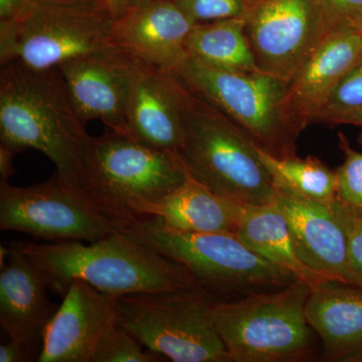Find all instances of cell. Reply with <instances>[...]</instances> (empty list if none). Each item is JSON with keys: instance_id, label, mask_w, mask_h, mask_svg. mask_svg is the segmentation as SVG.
<instances>
[{"instance_id": "cell-1", "label": "cell", "mask_w": 362, "mask_h": 362, "mask_svg": "<svg viewBox=\"0 0 362 362\" xmlns=\"http://www.w3.org/2000/svg\"><path fill=\"white\" fill-rule=\"evenodd\" d=\"M85 126L59 66L33 69L18 62L1 66V144L16 153L25 149L42 152L59 175L80 185L90 140Z\"/></svg>"}, {"instance_id": "cell-2", "label": "cell", "mask_w": 362, "mask_h": 362, "mask_svg": "<svg viewBox=\"0 0 362 362\" xmlns=\"http://www.w3.org/2000/svg\"><path fill=\"white\" fill-rule=\"evenodd\" d=\"M9 245L40 267L51 279V289L63 296L74 280L118 297L199 286L185 267L124 230L87 245L81 240Z\"/></svg>"}, {"instance_id": "cell-3", "label": "cell", "mask_w": 362, "mask_h": 362, "mask_svg": "<svg viewBox=\"0 0 362 362\" xmlns=\"http://www.w3.org/2000/svg\"><path fill=\"white\" fill-rule=\"evenodd\" d=\"M175 153L188 175L228 201L240 206L275 201V187L256 143L187 87L183 140Z\"/></svg>"}, {"instance_id": "cell-4", "label": "cell", "mask_w": 362, "mask_h": 362, "mask_svg": "<svg viewBox=\"0 0 362 362\" xmlns=\"http://www.w3.org/2000/svg\"><path fill=\"white\" fill-rule=\"evenodd\" d=\"M311 288L286 287L216 299L211 321L230 362H302L314 358L318 335L306 317Z\"/></svg>"}, {"instance_id": "cell-5", "label": "cell", "mask_w": 362, "mask_h": 362, "mask_svg": "<svg viewBox=\"0 0 362 362\" xmlns=\"http://www.w3.org/2000/svg\"><path fill=\"white\" fill-rule=\"evenodd\" d=\"M187 177L175 152L152 148L110 130L90 137L80 185L94 206L125 230L139 218L143 207L170 194Z\"/></svg>"}, {"instance_id": "cell-6", "label": "cell", "mask_w": 362, "mask_h": 362, "mask_svg": "<svg viewBox=\"0 0 362 362\" xmlns=\"http://www.w3.org/2000/svg\"><path fill=\"white\" fill-rule=\"evenodd\" d=\"M124 232L185 267L216 299L279 289L299 280L252 251L233 233L178 232L156 218H139Z\"/></svg>"}, {"instance_id": "cell-7", "label": "cell", "mask_w": 362, "mask_h": 362, "mask_svg": "<svg viewBox=\"0 0 362 362\" xmlns=\"http://www.w3.org/2000/svg\"><path fill=\"white\" fill-rule=\"evenodd\" d=\"M114 21L105 0H25L13 20L0 21V64L57 68L114 47Z\"/></svg>"}, {"instance_id": "cell-8", "label": "cell", "mask_w": 362, "mask_h": 362, "mask_svg": "<svg viewBox=\"0 0 362 362\" xmlns=\"http://www.w3.org/2000/svg\"><path fill=\"white\" fill-rule=\"evenodd\" d=\"M199 286L118 297L117 325L175 362H230L211 321L214 300Z\"/></svg>"}, {"instance_id": "cell-9", "label": "cell", "mask_w": 362, "mask_h": 362, "mask_svg": "<svg viewBox=\"0 0 362 362\" xmlns=\"http://www.w3.org/2000/svg\"><path fill=\"white\" fill-rule=\"evenodd\" d=\"M173 75L223 112L263 151L277 158L296 156L300 134L286 116L285 81L258 71L220 68L190 56Z\"/></svg>"}, {"instance_id": "cell-10", "label": "cell", "mask_w": 362, "mask_h": 362, "mask_svg": "<svg viewBox=\"0 0 362 362\" xmlns=\"http://www.w3.org/2000/svg\"><path fill=\"white\" fill-rule=\"evenodd\" d=\"M0 228L52 243L95 242L124 230L94 206L80 185L57 171L33 187L0 182Z\"/></svg>"}, {"instance_id": "cell-11", "label": "cell", "mask_w": 362, "mask_h": 362, "mask_svg": "<svg viewBox=\"0 0 362 362\" xmlns=\"http://www.w3.org/2000/svg\"><path fill=\"white\" fill-rule=\"evenodd\" d=\"M244 18L258 71L287 83L326 35L318 0H247Z\"/></svg>"}, {"instance_id": "cell-12", "label": "cell", "mask_w": 362, "mask_h": 362, "mask_svg": "<svg viewBox=\"0 0 362 362\" xmlns=\"http://www.w3.org/2000/svg\"><path fill=\"white\" fill-rule=\"evenodd\" d=\"M59 68L85 125L101 120L111 131L127 134L126 111L135 61L114 47L69 59Z\"/></svg>"}, {"instance_id": "cell-13", "label": "cell", "mask_w": 362, "mask_h": 362, "mask_svg": "<svg viewBox=\"0 0 362 362\" xmlns=\"http://www.w3.org/2000/svg\"><path fill=\"white\" fill-rule=\"evenodd\" d=\"M45 328L37 362H90L100 340L117 324L118 296L71 281Z\"/></svg>"}, {"instance_id": "cell-14", "label": "cell", "mask_w": 362, "mask_h": 362, "mask_svg": "<svg viewBox=\"0 0 362 362\" xmlns=\"http://www.w3.org/2000/svg\"><path fill=\"white\" fill-rule=\"evenodd\" d=\"M362 56V28L327 33L288 83L285 113L298 134L318 117L333 90Z\"/></svg>"}, {"instance_id": "cell-15", "label": "cell", "mask_w": 362, "mask_h": 362, "mask_svg": "<svg viewBox=\"0 0 362 362\" xmlns=\"http://www.w3.org/2000/svg\"><path fill=\"white\" fill-rule=\"evenodd\" d=\"M194 23L169 0H148L114 21L112 45L138 64L175 73Z\"/></svg>"}, {"instance_id": "cell-16", "label": "cell", "mask_w": 362, "mask_h": 362, "mask_svg": "<svg viewBox=\"0 0 362 362\" xmlns=\"http://www.w3.org/2000/svg\"><path fill=\"white\" fill-rule=\"evenodd\" d=\"M11 247L0 268V324L9 339L37 361L47 324L59 305L47 296L49 275L23 252Z\"/></svg>"}, {"instance_id": "cell-17", "label": "cell", "mask_w": 362, "mask_h": 362, "mask_svg": "<svg viewBox=\"0 0 362 362\" xmlns=\"http://www.w3.org/2000/svg\"><path fill=\"white\" fill-rule=\"evenodd\" d=\"M185 100V85L175 75L137 63L126 111L127 134L152 148L177 151Z\"/></svg>"}, {"instance_id": "cell-18", "label": "cell", "mask_w": 362, "mask_h": 362, "mask_svg": "<svg viewBox=\"0 0 362 362\" xmlns=\"http://www.w3.org/2000/svg\"><path fill=\"white\" fill-rule=\"evenodd\" d=\"M275 202L288 221L302 263L323 278L349 283L346 232L332 202L323 204L276 189Z\"/></svg>"}, {"instance_id": "cell-19", "label": "cell", "mask_w": 362, "mask_h": 362, "mask_svg": "<svg viewBox=\"0 0 362 362\" xmlns=\"http://www.w3.org/2000/svg\"><path fill=\"white\" fill-rule=\"evenodd\" d=\"M306 317L322 342L321 361L362 362V287L324 280L312 288Z\"/></svg>"}, {"instance_id": "cell-20", "label": "cell", "mask_w": 362, "mask_h": 362, "mask_svg": "<svg viewBox=\"0 0 362 362\" xmlns=\"http://www.w3.org/2000/svg\"><path fill=\"white\" fill-rule=\"evenodd\" d=\"M240 209L188 175L170 194L143 207L139 218H158L178 232L235 233Z\"/></svg>"}, {"instance_id": "cell-21", "label": "cell", "mask_w": 362, "mask_h": 362, "mask_svg": "<svg viewBox=\"0 0 362 362\" xmlns=\"http://www.w3.org/2000/svg\"><path fill=\"white\" fill-rule=\"evenodd\" d=\"M235 233L252 251L291 272L311 289L327 280L304 265L298 257L288 221L275 201L242 206Z\"/></svg>"}, {"instance_id": "cell-22", "label": "cell", "mask_w": 362, "mask_h": 362, "mask_svg": "<svg viewBox=\"0 0 362 362\" xmlns=\"http://www.w3.org/2000/svg\"><path fill=\"white\" fill-rule=\"evenodd\" d=\"M187 49L188 56L209 65L258 71L247 42L244 16L197 23L188 35Z\"/></svg>"}, {"instance_id": "cell-23", "label": "cell", "mask_w": 362, "mask_h": 362, "mask_svg": "<svg viewBox=\"0 0 362 362\" xmlns=\"http://www.w3.org/2000/svg\"><path fill=\"white\" fill-rule=\"evenodd\" d=\"M264 164L275 189L284 190L310 201L330 204L337 199L335 173L321 159L292 156L277 158L258 147Z\"/></svg>"}, {"instance_id": "cell-24", "label": "cell", "mask_w": 362, "mask_h": 362, "mask_svg": "<svg viewBox=\"0 0 362 362\" xmlns=\"http://www.w3.org/2000/svg\"><path fill=\"white\" fill-rule=\"evenodd\" d=\"M162 358L116 324L100 340L90 362H158Z\"/></svg>"}, {"instance_id": "cell-25", "label": "cell", "mask_w": 362, "mask_h": 362, "mask_svg": "<svg viewBox=\"0 0 362 362\" xmlns=\"http://www.w3.org/2000/svg\"><path fill=\"white\" fill-rule=\"evenodd\" d=\"M339 146L344 161L334 170L337 199L345 206L362 211V153L351 148L342 133L339 134Z\"/></svg>"}, {"instance_id": "cell-26", "label": "cell", "mask_w": 362, "mask_h": 362, "mask_svg": "<svg viewBox=\"0 0 362 362\" xmlns=\"http://www.w3.org/2000/svg\"><path fill=\"white\" fill-rule=\"evenodd\" d=\"M362 107V56L337 88L323 107L317 123L331 124L338 117Z\"/></svg>"}, {"instance_id": "cell-27", "label": "cell", "mask_w": 362, "mask_h": 362, "mask_svg": "<svg viewBox=\"0 0 362 362\" xmlns=\"http://www.w3.org/2000/svg\"><path fill=\"white\" fill-rule=\"evenodd\" d=\"M331 206L346 232L349 283L362 287V211L345 206L337 199Z\"/></svg>"}, {"instance_id": "cell-28", "label": "cell", "mask_w": 362, "mask_h": 362, "mask_svg": "<svg viewBox=\"0 0 362 362\" xmlns=\"http://www.w3.org/2000/svg\"><path fill=\"white\" fill-rule=\"evenodd\" d=\"M194 25L244 16L247 0H169Z\"/></svg>"}, {"instance_id": "cell-29", "label": "cell", "mask_w": 362, "mask_h": 362, "mask_svg": "<svg viewBox=\"0 0 362 362\" xmlns=\"http://www.w3.org/2000/svg\"><path fill=\"white\" fill-rule=\"evenodd\" d=\"M318 4L326 35L362 20V0H318Z\"/></svg>"}, {"instance_id": "cell-30", "label": "cell", "mask_w": 362, "mask_h": 362, "mask_svg": "<svg viewBox=\"0 0 362 362\" xmlns=\"http://www.w3.org/2000/svg\"><path fill=\"white\" fill-rule=\"evenodd\" d=\"M33 361L18 343L9 339V341L0 345V362H25Z\"/></svg>"}, {"instance_id": "cell-31", "label": "cell", "mask_w": 362, "mask_h": 362, "mask_svg": "<svg viewBox=\"0 0 362 362\" xmlns=\"http://www.w3.org/2000/svg\"><path fill=\"white\" fill-rule=\"evenodd\" d=\"M16 152L0 144V182H8L9 177L16 175V170L13 166V157Z\"/></svg>"}, {"instance_id": "cell-32", "label": "cell", "mask_w": 362, "mask_h": 362, "mask_svg": "<svg viewBox=\"0 0 362 362\" xmlns=\"http://www.w3.org/2000/svg\"><path fill=\"white\" fill-rule=\"evenodd\" d=\"M331 125H354L362 128V107L344 115L338 117Z\"/></svg>"}, {"instance_id": "cell-33", "label": "cell", "mask_w": 362, "mask_h": 362, "mask_svg": "<svg viewBox=\"0 0 362 362\" xmlns=\"http://www.w3.org/2000/svg\"><path fill=\"white\" fill-rule=\"evenodd\" d=\"M105 2H106L107 6H108L115 20L120 18V16L127 11L124 0H105Z\"/></svg>"}, {"instance_id": "cell-34", "label": "cell", "mask_w": 362, "mask_h": 362, "mask_svg": "<svg viewBox=\"0 0 362 362\" xmlns=\"http://www.w3.org/2000/svg\"><path fill=\"white\" fill-rule=\"evenodd\" d=\"M148 1V0H124L125 2L126 8H130V7L139 6L143 2Z\"/></svg>"}, {"instance_id": "cell-35", "label": "cell", "mask_w": 362, "mask_h": 362, "mask_svg": "<svg viewBox=\"0 0 362 362\" xmlns=\"http://www.w3.org/2000/svg\"><path fill=\"white\" fill-rule=\"evenodd\" d=\"M356 26H359V28H362V20L357 23Z\"/></svg>"}, {"instance_id": "cell-36", "label": "cell", "mask_w": 362, "mask_h": 362, "mask_svg": "<svg viewBox=\"0 0 362 362\" xmlns=\"http://www.w3.org/2000/svg\"><path fill=\"white\" fill-rule=\"evenodd\" d=\"M362 138V137H361Z\"/></svg>"}]
</instances>
